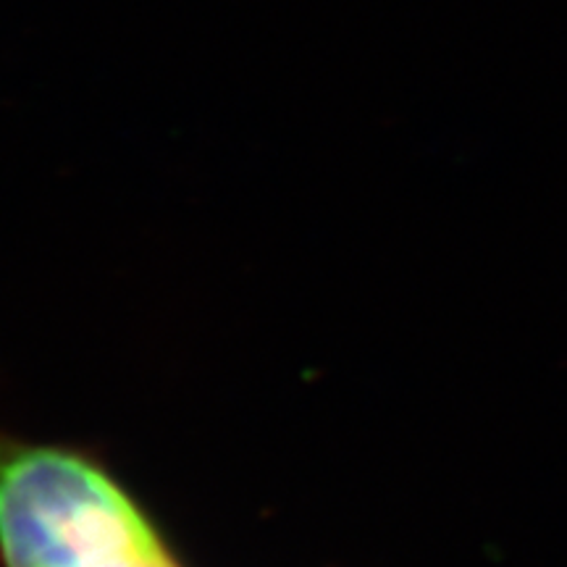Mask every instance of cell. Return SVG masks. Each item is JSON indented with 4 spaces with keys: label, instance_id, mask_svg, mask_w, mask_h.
<instances>
[{
    "label": "cell",
    "instance_id": "6da1fadb",
    "mask_svg": "<svg viewBox=\"0 0 567 567\" xmlns=\"http://www.w3.org/2000/svg\"><path fill=\"white\" fill-rule=\"evenodd\" d=\"M153 542L147 517L101 465L0 436L3 567H97Z\"/></svg>",
    "mask_w": 567,
    "mask_h": 567
},
{
    "label": "cell",
    "instance_id": "7a4b0ae2",
    "mask_svg": "<svg viewBox=\"0 0 567 567\" xmlns=\"http://www.w3.org/2000/svg\"><path fill=\"white\" fill-rule=\"evenodd\" d=\"M97 567H182V565L176 563L172 551L163 547V542L158 538V542L145 544V547H137L126 551V555L113 557L109 563Z\"/></svg>",
    "mask_w": 567,
    "mask_h": 567
}]
</instances>
